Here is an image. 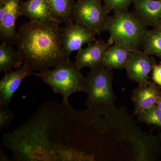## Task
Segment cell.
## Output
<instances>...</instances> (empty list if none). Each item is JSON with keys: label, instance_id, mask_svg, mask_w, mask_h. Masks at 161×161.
I'll return each mask as SVG.
<instances>
[{"label": "cell", "instance_id": "ffe728a7", "mask_svg": "<svg viewBox=\"0 0 161 161\" xmlns=\"http://www.w3.org/2000/svg\"><path fill=\"white\" fill-rule=\"evenodd\" d=\"M14 117V113L9 106H0V130L9 126Z\"/></svg>", "mask_w": 161, "mask_h": 161}, {"label": "cell", "instance_id": "7a4b0ae2", "mask_svg": "<svg viewBox=\"0 0 161 161\" xmlns=\"http://www.w3.org/2000/svg\"><path fill=\"white\" fill-rule=\"evenodd\" d=\"M147 27L134 12L128 9L114 10L107 23L106 31L110 35L108 43L112 45L119 42L131 51L138 50L142 45Z\"/></svg>", "mask_w": 161, "mask_h": 161}, {"label": "cell", "instance_id": "d6986e66", "mask_svg": "<svg viewBox=\"0 0 161 161\" xmlns=\"http://www.w3.org/2000/svg\"><path fill=\"white\" fill-rule=\"evenodd\" d=\"M134 0H103L105 9L109 14L112 10L128 9Z\"/></svg>", "mask_w": 161, "mask_h": 161}, {"label": "cell", "instance_id": "30bf717a", "mask_svg": "<svg viewBox=\"0 0 161 161\" xmlns=\"http://www.w3.org/2000/svg\"><path fill=\"white\" fill-rule=\"evenodd\" d=\"M111 46L108 42L101 40L88 44L86 48L78 51L75 63L80 69L98 67L102 64L105 53Z\"/></svg>", "mask_w": 161, "mask_h": 161}, {"label": "cell", "instance_id": "8fae6325", "mask_svg": "<svg viewBox=\"0 0 161 161\" xmlns=\"http://www.w3.org/2000/svg\"><path fill=\"white\" fill-rule=\"evenodd\" d=\"M161 87L150 81L148 86L139 85L132 92V100L134 103V114L154 106L161 94Z\"/></svg>", "mask_w": 161, "mask_h": 161}, {"label": "cell", "instance_id": "e0dca14e", "mask_svg": "<svg viewBox=\"0 0 161 161\" xmlns=\"http://www.w3.org/2000/svg\"><path fill=\"white\" fill-rule=\"evenodd\" d=\"M142 47L145 53L154 55L161 59V27H153L147 31Z\"/></svg>", "mask_w": 161, "mask_h": 161}, {"label": "cell", "instance_id": "8992f818", "mask_svg": "<svg viewBox=\"0 0 161 161\" xmlns=\"http://www.w3.org/2000/svg\"><path fill=\"white\" fill-rule=\"evenodd\" d=\"M62 46L67 59L69 60L72 52L82 48L84 44H91L95 41L97 34L77 22L71 21L60 27Z\"/></svg>", "mask_w": 161, "mask_h": 161}, {"label": "cell", "instance_id": "44dd1931", "mask_svg": "<svg viewBox=\"0 0 161 161\" xmlns=\"http://www.w3.org/2000/svg\"><path fill=\"white\" fill-rule=\"evenodd\" d=\"M152 79L154 83L161 87V62L155 64L153 67Z\"/></svg>", "mask_w": 161, "mask_h": 161}, {"label": "cell", "instance_id": "5bb4252c", "mask_svg": "<svg viewBox=\"0 0 161 161\" xmlns=\"http://www.w3.org/2000/svg\"><path fill=\"white\" fill-rule=\"evenodd\" d=\"M132 52L122 43L115 42L105 53L102 65L112 70L125 69Z\"/></svg>", "mask_w": 161, "mask_h": 161}, {"label": "cell", "instance_id": "9c48e42d", "mask_svg": "<svg viewBox=\"0 0 161 161\" xmlns=\"http://www.w3.org/2000/svg\"><path fill=\"white\" fill-rule=\"evenodd\" d=\"M33 73L25 64L16 71L6 72L0 81V106H9L12 97L24 78Z\"/></svg>", "mask_w": 161, "mask_h": 161}, {"label": "cell", "instance_id": "5b68a950", "mask_svg": "<svg viewBox=\"0 0 161 161\" xmlns=\"http://www.w3.org/2000/svg\"><path fill=\"white\" fill-rule=\"evenodd\" d=\"M109 17L101 0H77L75 3L74 20L97 34L106 31Z\"/></svg>", "mask_w": 161, "mask_h": 161}, {"label": "cell", "instance_id": "277c9868", "mask_svg": "<svg viewBox=\"0 0 161 161\" xmlns=\"http://www.w3.org/2000/svg\"><path fill=\"white\" fill-rule=\"evenodd\" d=\"M113 78L112 69L102 64L90 70L86 77L88 109L98 113L114 108L115 97L112 89Z\"/></svg>", "mask_w": 161, "mask_h": 161}, {"label": "cell", "instance_id": "52a82bcc", "mask_svg": "<svg viewBox=\"0 0 161 161\" xmlns=\"http://www.w3.org/2000/svg\"><path fill=\"white\" fill-rule=\"evenodd\" d=\"M156 64L154 58L143 51H134L130 53L125 69L128 78L141 85L148 86V76Z\"/></svg>", "mask_w": 161, "mask_h": 161}, {"label": "cell", "instance_id": "cb8c5ba5", "mask_svg": "<svg viewBox=\"0 0 161 161\" xmlns=\"http://www.w3.org/2000/svg\"><path fill=\"white\" fill-rule=\"evenodd\" d=\"M158 26V27H161V23H159L158 25V26Z\"/></svg>", "mask_w": 161, "mask_h": 161}, {"label": "cell", "instance_id": "603a6c76", "mask_svg": "<svg viewBox=\"0 0 161 161\" xmlns=\"http://www.w3.org/2000/svg\"><path fill=\"white\" fill-rule=\"evenodd\" d=\"M156 105L161 110V94L159 97Z\"/></svg>", "mask_w": 161, "mask_h": 161}, {"label": "cell", "instance_id": "ba28073f", "mask_svg": "<svg viewBox=\"0 0 161 161\" xmlns=\"http://www.w3.org/2000/svg\"><path fill=\"white\" fill-rule=\"evenodd\" d=\"M20 0H6L2 5L5 9L4 15L0 19V40L7 45L15 44L17 34L15 26L17 20L21 16Z\"/></svg>", "mask_w": 161, "mask_h": 161}, {"label": "cell", "instance_id": "6da1fadb", "mask_svg": "<svg viewBox=\"0 0 161 161\" xmlns=\"http://www.w3.org/2000/svg\"><path fill=\"white\" fill-rule=\"evenodd\" d=\"M57 20L26 22L19 28L15 44L23 63L39 72L67 60Z\"/></svg>", "mask_w": 161, "mask_h": 161}, {"label": "cell", "instance_id": "4fadbf2b", "mask_svg": "<svg viewBox=\"0 0 161 161\" xmlns=\"http://www.w3.org/2000/svg\"><path fill=\"white\" fill-rule=\"evenodd\" d=\"M21 16L29 18L31 21L56 20L53 18L47 0H27L20 1Z\"/></svg>", "mask_w": 161, "mask_h": 161}, {"label": "cell", "instance_id": "ac0fdd59", "mask_svg": "<svg viewBox=\"0 0 161 161\" xmlns=\"http://www.w3.org/2000/svg\"><path fill=\"white\" fill-rule=\"evenodd\" d=\"M136 115L139 120L161 128V110L157 105L146 109Z\"/></svg>", "mask_w": 161, "mask_h": 161}, {"label": "cell", "instance_id": "9a60e30c", "mask_svg": "<svg viewBox=\"0 0 161 161\" xmlns=\"http://www.w3.org/2000/svg\"><path fill=\"white\" fill-rule=\"evenodd\" d=\"M53 18L60 23L74 21L75 0H47Z\"/></svg>", "mask_w": 161, "mask_h": 161}, {"label": "cell", "instance_id": "7c38bea8", "mask_svg": "<svg viewBox=\"0 0 161 161\" xmlns=\"http://www.w3.org/2000/svg\"><path fill=\"white\" fill-rule=\"evenodd\" d=\"M136 15L147 26L156 27L161 22V0H134Z\"/></svg>", "mask_w": 161, "mask_h": 161}, {"label": "cell", "instance_id": "2e32d148", "mask_svg": "<svg viewBox=\"0 0 161 161\" xmlns=\"http://www.w3.org/2000/svg\"><path fill=\"white\" fill-rule=\"evenodd\" d=\"M23 59L18 50H15L10 45L2 43L0 45V72L11 70L21 68Z\"/></svg>", "mask_w": 161, "mask_h": 161}, {"label": "cell", "instance_id": "7402d4cb", "mask_svg": "<svg viewBox=\"0 0 161 161\" xmlns=\"http://www.w3.org/2000/svg\"><path fill=\"white\" fill-rule=\"evenodd\" d=\"M0 160L1 161H9V158L7 157V156L6 155V153H4V151L3 150H1V153H0Z\"/></svg>", "mask_w": 161, "mask_h": 161}, {"label": "cell", "instance_id": "3957f363", "mask_svg": "<svg viewBox=\"0 0 161 161\" xmlns=\"http://www.w3.org/2000/svg\"><path fill=\"white\" fill-rule=\"evenodd\" d=\"M76 63L66 60L53 69L34 73L33 75L49 86L55 93L61 95L63 103H68L69 98L72 94L86 92V78Z\"/></svg>", "mask_w": 161, "mask_h": 161}]
</instances>
